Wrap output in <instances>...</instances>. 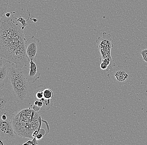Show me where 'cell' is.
Instances as JSON below:
<instances>
[{
	"mask_svg": "<svg viewBox=\"0 0 147 145\" xmlns=\"http://www.w3.org/2000/svg\"><path fill=\"white\" fill-rule=\"evenodd\" d=\"M9 78L10 84L16 96L24 100L29 92V80L21 68L11 67L9 69Z\"/></svg>",
	"mask_w": 147,
	"mask_h": 145,
	"instance_id": "2",
	"label": "cell"
},
{
	"mask_svg": "<svg viewBox=\"0 0 147 145\" xmlns=\"http://www.w3.org/2000/svg\"><path fill=\"white\" fill-rule=\"evenodd\" d=\"M40 40L33 36L26 41V49L28 59L31 60H35L37 53L38 44Z\"/></svg>",
	"mask_w": 147,
	"mask_h": 145,
	"instance_id": "7",
	"label": "cell"
},
{
	"mask_svg": "<svg viewBox=\"0 0 147 145\" xmlns=\"http://www.w3.org/2000/svg\"><path fill=\"white\" fill-rule=\"evenodd\" d=\"M13 11L11 12L10 13H5V16H6L7 17H10V16H11V15Z\"/></svg>",
	"mask_w": 147,
	"mask_h": 145,
	"instance_id": "17",
	"label": "cell"
},
{
	"mask_svg": "<svg viewBox=\"0 0 147 145\" xmlns=\"http://www.w3.org/2000/svg\"><path fill=\"white\" fill-rule=\"evenodd\" d=\"M44 134H42V133H39L36 136V138L38 140H41L43 139V138L44 136Z\"/></svg>",
	"mask_w": 147,
	"mask_h": 145,
	"instance_id": "16",
	"label": "cell"
},
{
	"mask_svg": "<svg viewBox=\"0 0 147 145\" xmlns=\"http://www.w3.org/2000/svg\"><path fill=\"white\" fill-rule=\"evenodd\" d=\"M141 55L144 61L147 63V49L142 50L141 52Z\"/></svg>",
	"mask_w": 147,
	"mask_h": 145,
	"instance_id": "15",
	"label": "cell"
},
{
	"mask_svg": "<svg viewBox=\"0 0 147 145\" xmlns=\"http://www.w3.org/2000/svg\"><path fill=\"white\" fill-rule=\"evenodd\" d=\"M100 68L102 70H106V71L112 69L115 66V64L114 62L113 59L112 57L105 59L101 60Z\"/></svg>",
	"mask_w": 147,
	"mask_h": 145,
	"instance_id": "10",
	"label": "cell"
},
{
	"mask_svg": "<svg viewBox=\"0 0 147 145\" xmlns=\"http://www.w3.org/2000/svg\"><path fill=\"white\" fill-rule=\"evenodd\" d=\"M0 139L1 141L9 140L16 138L11 122L0 121Z\"/></svg>",
	"mask_w": 147,
	"mask_h": 145,
	"instance_id": "6",
	"label": "cell"
},
{
	"mask_svg": "<svg viewBox=\"0 0 147 145\" xmlns=\"http://www.w3.org/2000/svg\"><path fill=\"white\" fill-rule=\"evenodd\" d=\"M112 40L111 35L104 32L102 36V37H98L96 40L97 48L100 53V60L112 57L111 49L113 47Z\"/></svg>",
	"mask_w": 147,
	"mask_h": 145,
	"instance_id": "5",
	"label": "cell"
},
{
	"mask_svg": "<svg viewBox=\"0 0 147 145\" xmlns=\"http://www.w3.org/2000/svg\"><path fill=\"white\" fill-rule=\"evenodd\" d=\"M30 71L28 74V79L29 82L34 83L38 80L40 79L41 74L38 72L36 63L34 60H32L30 61Z\"/></svg>",
	"mask_w": 147,
	"mask_h": 145,
	"instance_id": "8",
	"label": "cell"
},
{
	"mask_svg": "<svg viewBox=\"0 0 147 145\" xmlns=\"http://www.w3.org/2000/svg\"><path fill=\"white\" fill-rule=\"evenodd\" d=\"M27 11L28 14V19H27V20H25V19H24V18H23V17H22L21 16H19L18 19H17V21L19 22V23H20L22 25V26L24 27H25L26 26H27L28 25L27 24V22H26L28 21V20L31 19V20H33V21H34V22H36L38 21L37 19H34V18H30V12H29V11H28V10H27Z\"/></svg>",
	"mask_w": 147,
	"mask_h": 145,
	"instance_id": "12",
	"label": "cell"
},
{
	"mask_svg": "<svg viewBox=\"0 0 147 145\" xmlns=\"http://www.w3.org/2000/svg\"><path fill=\"white\" fill-rule=\"evenodd\" d=\"M6 61H5L3 59L1 58L0 61V84L1 87L3 86L5 83V80L6 79L8 74V68L6 65Z\"/></svg>",
	"mask_w": 147,
	"mask_h": 145,
	"instance_id": "9",
	"label": "cell"
},
{
	"mask_svg": "<svg viewBox=\"0 0 147 145\" xmlns=\"http://www.w3.org/2000/svg\"><path fill=\"white\" fill-rule=\"evenodd\" d=\"M37 144H38V140H37L36 137H34V138H33L32 140H28L27 142L23 144V145H36Z\"/></svg>",
	"mask_w": 147,
	"mask_h": 145,
	"instance_id": "14",
	"label": "cell"
},
{
	"mask_svg": "<svg viewBox=\"0 0 147 145\" xmlns=\"http://www.w3.org/2000/svg\"><path fill=\"white\" fill-rule=\"evenodd\" d=\"M5 15L0 21V56L1 58L18 67L22 68L30 64L26 54V39L23 26L13 15Z\"/></svg>",
	"mask_w": 147,
	"mask_h": 145,
	"instance_id": "1",
	"label": "cell"
},
{
	"mask_svg": "<svg viewBox=\"0 0 147 145\" xmlns=\"http://www.w3.org/2000/svg\"><path fill=\"white\" fill-rule=\"evenodd\" d=\"M18 112V105L12 93L1 87L0 91V121L11 122Z\"/></svg>",
	"mask_w": 147,
	"mask_h": 145,
	"instance_id": "3",
	"label": "cell"
},
{
	"mask_svg": "<svg viewBox=\"0 0 147 145\" xmlns=\"http://www.w3.org/2000/svg\"><path fill=\"white\" fill-rule=\"evenodd\" d=\"M54 96L53 91L50 89L46 88L44 90V97L46 99H52Z\"/></svg>",
	"mask_w": 147,
	"mask_h": 145,
	"instance_id": "13",
	"label": "cell"
},
{
	"mask_svg": "<svg viewBox=\"0 0 147 145\" xmlns=\"http://www.w3.org/2000/svg\"><path fill=\"white\" fill-rule=\"evenodd\" d=\"M9 0H0V16L1 17L6 13L9 5Z\"/></svg>",
	"mask_w": 147,
	"mask_h": 145,
	"instance_id": "11",
	"label": "cell"
},
{
	"mask_svg": "<svg viewBox=\"0 0 147 145\" xmlns=\"http://www.w3.org/2000/svg\"><path fill=\"white\" fill-rule=\"evenodd\" d=\"M107 76L113 83L124 85L131 79L133 74L131 68L126 66L119 65L111 69Z\"/></svg>",
	"mask_w": 147,
	"mask_h": 145,
	"instance_id": "4",
	"label": "cell"
}]
</instances>
